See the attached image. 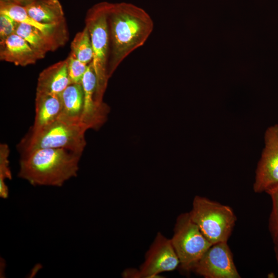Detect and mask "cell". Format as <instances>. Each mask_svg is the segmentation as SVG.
I'll return each instance as SVG.
<instances>
[{
    "mask_svg": "<svg viewBox=\"0 0 278 278\" xmlns=\"http://www.w3.org/2000/svg\"><path fill=\"white\" fill-rule=\"evenodd\" d=\"M110 40L108 72L111 77L120 63L143 46L153 29V22L143 8L133 4L111 3L108 15Z\"/></svg>",
    "mask_w": 278,
    "mask_h": 278,
    "instance_id": "1",
    "label": "cell"
},
{
    "mask_svg": "<svg viewBox=\"0 0 278 278\" xmlns=\"http://www.w3.org/2000/svg\"><path fill=\"white\" fill-rule=\"evenodd\" d=\"M82 153L42 148L21 153L18 177L33 186L60 187L77 175Z\"/></svg>",
    "mask_w": 278,
    "mask_h": 278,
    "instance_id": "2",
    "label": "cell"
},
{
    "mask_svg": "<svg viewBox=\"0 0 278 278\" xmlns=\"http://www.w3.org/2000/svg\"><path fill=\"white\" fill-rule=\"evenodd\" d=\"M111 3L99 2L92 6L85 18L91 40L93 58L92 61L97 81V97L102 101L108 80L110 40L108 15Z\"/></svg>",
    "mask_w": 278,
    "mask_h": 278,
    "instance_id": "3",
    "label": "cell"
},
{
    "mask_svg": "<svg viewBox=\"0 0 278 278\" xmlns=\"http://www.w3.org/2000/svg\"><path fill=\"white\" fill-rule=\"evenodd\" d=\"M86 130L82 125L57 119L39 129H30L17 147L21 154L42 148H63L82 153L86 145Z\"/></svg>",
    "mask_w": 278,
    "mask_h": 278,
    "instance_id": "4",
    "label": "cell"
},
{
    "mask_svg": "<svg viewBox=\"0 0 278 278\" xmlns=\"http://www.w3.org/2000/svg\"><path fill=\"white\" fill-rule=\"evenodd\" d=\"M189 214L191 219L212 245L227 242L236 220L230 206L199 196L194 198Z\"/></svg>",
    "mask_w": 278,
    "mask_h": 278,
    "instance_id": "5",
    "label": "cell"
},
{
    "mask_svg": "<svg viewBox=\"0 0 278 278\" xmlns=\"http://www.w3.org/2000/svg\"><path fill=\"white\" fill-rule=\"evenodd\" d=\"M170 239L180 265L186 271H192L212 245L191 219L189 213L181 214L177 217L173 235Z\"/></svg>",
    "mask_w": 278,
    "mask_h": 278,
    "instance_id": "6",
    "label": "cell"
},
{
    "mask_svg": "<svg viewBox=\"0 0 278 278\" xmlns=\"http://www.w3.org/2000/svg\"><path fill=\"white\" fill-rule=\"evenodd\" d=\"M179 264V259L171 239L159 232L146 253L140 269L126 270L123 275L125 277H159L160 273L172 271Z\"/></svg>",
    "mask_w": 278,
    "mask_h": 278,
    "instance_id": "7",
    "label": "cell"
},
{
    "mask_svg": "<svg viewBox=\"0 0 278 278\" xmlns=\"http://www.w3.org/2000/svg\"><path fill=\"white\" fill-rule=\"evenodd\" d=\"M278 185V124L267 128L264 147L255 171L253 189L267 193Z\"/></svg>",
    "mask_w": 278,
    "mask_h": 278,
    "instance_id": "8",
    "label": "cell"
},
{
    "mask_svg": "<svg viewBox=\"0 0 278 278\" xmlns=\"http://www.w3.org/2000/svg\"><path fill=\"white\" fill-rule=\"evenodd\" d=\"M192 271L205 278H239L227 242L213 244Z\"/></svg>",
    "mask_w": 278,
    "mask_h": 278,
    "instance_id": "9",
    "label": "cell"
},
{
    "mask_svg": "<svg viewBox=\"0 0 278 278\" xmlns=\"http://www.w3.org/2000/svg\"><path fill=\"white\" fill-rule=\"evenodd\" d=\"M84 92V105L80 123L87 130L98 129L106 121L109 107L97 97V81L92 62L81 80Z\"/></svg>",
    "mask_w": 278,
    "mask_h": 278,
    "instance_id": "10",
    "label": "cell"
},
{
    "mask_svg": "<svg viewBox=\"0 0 278 278\" xmlns=\"http://www.w3.org/2000/svg\"><path fill=\"white\" fill-rule=\"evenodd\" d=\"M0 13L11 17L19 23L33 26L53 39L60 47L63 46L68 39L66 26H60L40 23L29 15L24 7L0 2Z\"/></svg>",
    "mask_w": 278,
    "mask_h": 278,
    "instance_id": "11",
    "label": "cell"
},
{
    "mask_svg": "<svg viewBox=\"0 0 278 278\" xmlns=\"http://www.w3.org/2000/svg\"><path fill=\"white\" fill-rule=\"evenodd\" d=\"M41 57L22 37L13 34L0 41V60L16 66L35 64Z\"/></svg>",
    "mask_w": 278,
    "mask_h": 278,
    "instance_id": "12",
    "label": "cell"
},
{
    "mask_svg": "<svg viewBox=\"0 0 278 278\" xmlns=\"http://www.w3.org/2000/svg\"><path fill=\"white\" fill-rule=\"evenodd\" d=\"M70 84L66 58L51 65L40 73L36 92L59 95Z\"/></svg>",
    "mask_w": 278,
    "mask_h": 278,
    "instance_id": "13",
    "label": "cell"
},
{
    "mask_svg": "<svg viewBox=\"0 0 278 278\" xmlns=\"http://www.w3.org/2000/svg\"><path fill=\"white\" fill-rule=\"evenodd\" d=\"M62 110L58 119L71 124H81L84 92L81 83H71L60 94Z\"/></svg>",
    "mask_w": 278,
    "mask_h": 278,
    "instance_id": "14",
    "label": "cell"
},
{
    "mask_svg": "<svg viewBox=\"0 0 278 278\" xmlns=\"http://www.w3.org/2000/svg\"><path fill=\"white\" fill-rule=\"evenodd\" d=\"M62 110L59 95L36 92L35 117L32 130L39 129L57 120Z\"/></svg>",
    "mask_w": 278,
    "mask_h": 278,
    "instance_id": "15",
    "label": "cell"
},
{
    "mask_svg": "<svg viewBox=\"0 0 278 278\" xmlns=\"http://www.w3.org/2000/svg\"><path fill=\"white\" fill-rule=\"evenodd\" d=\"M25 8L29 15L40 23L66 26L64 12L59 0H37Z\"/></svg>",
    "mask_w": 278,
    "mask_h": 278,
    "instance_id": "16",
    "label": "cell"
},
{
    "mask_svg": "<svg viewBox=\"0 0 278 278\" xmlns=\"http://www.w3.org/2000/svg\"><path fill=\"white\" fill-rule=\"evenodd\" d=\"M15 33L24 39L42 59L48 52L59 47L53 39L38 29L25 23L18 22Z\"/></svg>",
    "mask_w": 278,
    "mask_h": 278,
    "instance_id": "17",
    "label": "cell"
},
{
    "mask_svg": "<svg viewBox=\"0 0 278 278\" xmlns=\"http://www.w3.org/2000/svg\"><path fill=\"white\" fill-rule=\"evenodd\" d=\"M71 54L80 61L89 64L93 58V51L88 28L77 32L71 44Z\"/></svg>",
    "mask_w": 278,
    "mask_h": 278,
    "instance_id": "18",
    "label": "cell"
},
{
    "mask_svg": "<svg viewBox=\"0 0 278 278\" xmlns=\"http://www.w3.org/2000/svg\"><path fill=\"white\" fill-rule=\"evenodd\" d=\"M9 149L6 144L0 145V196L6 199L8 197V188L5 184L6 179H11V172L9 166Z\"/></svg>",
    "mask_w": 278,
    "mask_h": 278,
    "instance_id": "19",
    "label": "cell"
},
{
    "mask_svg": "<svg viewBox=\"0 0 278 278\" xmlns=\"http://www.w3.org/2000/svg\"><path fill=\"white\" fill-rule=\"evenodd\" d=\"M67 60L68 74L71 83H81L89 64L80 61L71 53Z\"/></svg>",
    "mask_w": 278,
    "mask_h": 278,
    "instance_id": "20",
    "label": "cell"
},
{
    "mask_svg": "<svg viewBox=\"0 0 278 278\" xmlns=\"http://www.w3.org/2000/svg\"><path fill=\"white\" fill-rule=\"evenodd\" d=\"M267 193L271 196L272 201L269 228L274 243L278 241V185L268 191Z\"/></svg>",
    "mask_w": 278,
    "mask_h": 278,
    "instance_id": "21",
    "label": "cell"
},
{
    "mask_svg": "<svg viewBox=\"0 0 278 278\" xmlns=\"http://www.w3.org/2000/svg\"><path fill=\"white\" fill-rule=\"evenodd\" d=\"M18 22L7 14L0 13V41L15 33Z\"/></svg>",
    "mask_w": 278,
    "mask_h": 278,
    "instance_id": "22",
    "label": "cell"
},
{
    "mask_svg": "<svg viewBox=\"0 0 278 278\" xmlns=\"http://www.w3.org/2000/svg\"><path fill=\"white\" fill-rule=\"evenodd\" d=\"M37 0H0V2L16 4L23 7H26Z\"/></svg>",
    "mask_w": 278,
    "mask_h": 278,
    "instance_id": "23",
    "label": "cell"
},
{
    "mask_svg": "<svg viewBox=\"0 0 278 278\" xmlns=\"http://www.w3.org/2000/svg\"><path fill=\"white\" fill-rule=\"evenodd\" d=\"M274 251L275 253V256L278 264V241L274 242Z\"/></svg>",
    "mask_w": 278,
    "mask_h": 278,
    "instance_id": "24",
    "label": "cell"
}]
</instances>
